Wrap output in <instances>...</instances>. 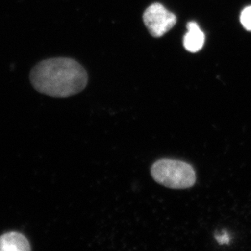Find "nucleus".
Wrapping results in <instances>:
<instances>
[{
	"instance_id": "obj_1",
	"label": "nucleus",
	"mask_w": 251,
	"mask_h": 251,
	"mask_svg": "<svg viewBox=\"0 0 251 251\" xmlns=\"http://www.w3.org/2000/svg\"><path fill=\"white\" fill-rule=\"evenodd\" d=\"M37 91L50 97L68 98L81 92L88 82L87 72L70 58H52L39 62L30 72Z\"/></svg>"
},
{
	"instance_id": "obj_2",
	"label": "nucleus",
	"mask_w": 251,
	"mask_h": 251,
	"mask_svg": "<svg viewBox=\"0 0 251 251\" xmlns=\"http://www.w3.org/2000/svg\"><path fill=\"white\" fill-rule=\"evenodd\" d=\"M152 177L165 187L184 190L196 182L195 171L190 164L177 159H159L152 165Z\"/></svg>"
},
{
	"instance_id": "obj_3",
	"label": "nucleus",
	"mask_w": 251,
	"mask_h": 251,
	"mask_svg": "<svg viewBox=\"0 0 251 251\" xmlns=\"http://www.w3.org/2000/svg\"><path fill=\"white\" fill-rule=\"evenodd\" d=\"M143 22L153 37L159 38L168 33L176 23V17L160 3H153L143 14Z\"/></svg>"
},
{
	"instance_id": "obj_4",
	"label": "nucleus",
	"mask_w": 251,
	"mask_h": 251,
	"mask_svg": "<svg viewBox=\"0 0 251 251\" xmlns=\"http://www.w3.org/2000/svg\"><path fill=\"white\" fill-rule=\"evenodd\" d=\"M31 251L29 242L21 232H6L0 236V251Z\"/></svg>"
},
{
	"instance_id": "obj_5",
	"label": "nucleus",
	"mask_w": 251,
	"mask_h": 251,
	"mask_svg": "<svg viewBox=\"0 0 251 251\" xmlns=\"http://www.w3.org/2000/svg\"><path fill=\"white\" fill-rule=\"evenodd\" d=\"M187 33L184 37V47L190 52H198L201 50L205 43V35L196 22H189Z\"/></svg>"
},
{
	"instance_id": "obj_6",
	"label": "nucleus",
	"mask_w": 251,
	"mask_h": 251,
	"mask_svg": "<svg viewBox=\"0 0 251 251\" xmlns=\"http://www.w3.org/2000/svg\"><path fill=\"white\" fill-rule=\"evenodd\" d=\"M240 21L247 30L251 31V6L242 10Z\"/></svg>"
},
{
	"instance_id": "obj_7",
	"label": "nucleus",
	"mask_w": 251,
	"mask_h": 251,
	"mask_svg": "<svg viewBox=\"0 0 251 251\" xmlns=\"http://www.w3.org/2000/svg\"><path fill=\"white\" fill-rule=\"evenodd\" d=\"M215 238L221 245L228 244L230 242V236L227 232H223L220 233H216Z\"/></svg>"
}]
</instances>
